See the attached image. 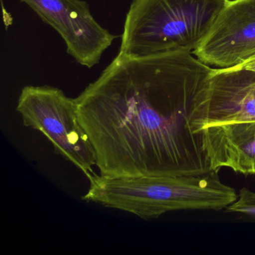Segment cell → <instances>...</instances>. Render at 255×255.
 <instances>
[{
	"instance_id": "obj_5",
	"label": "cell",
	"mask_w": 255,
	"mask_h": 255,
	"mask_svg": "<svg viewBox=\"0 0 255 255\" xmlns=\"http://www.w3.org/2000/svg\"><path fill=\"white\" fill-rule=\"evenodd\" d=\"M255 121V72L213 68L195 97L190 126L198 133L214 125Z\"/></svg>"
},
{
	"instance_id": "obj_6",
	"label": "cell",
	"mask_w": 255,
	"mask_h": 255,
	"mask_svg": "<svg viewBox=\"0 0 255 255\" xmlns=\"http://www.w3.org/2000/svg\"><path fill=\"white\" fill-rule=\"evenodd\" d=\"M50 25L79 64L92 68L99 63L116 36L97 22L89 4L82 0H19Z\"/></svg>"
},
{
	"instance_id": "obj_10",
	"label": "cell",
	"mask_w": 255,
	"mask_h": 255,
	"mask_svg": "<svg viewBox=\"0 0 255 255\" xmlns=\"http://www.w3.org/2000/svg\"><path fill=\"white\" fill-rule=\"evenodd\" d=\"M228 68L237 70H249V71H255V56L246 61L244 63L241 64V65Z\"/></svg>"
},
{
	"instance_id": "obj_1",
	"label": "cell",
	"mask_w": 255,
	"mask_h": 255,
	"mask_svg": "<svg viewBox=\"0 0 255 255\" xmlns=\"http://www.w3.org/2000/svg\"><path fill=\"white\" fill-rule=\"evenodd\" d=\"M213 68L192 53L119 52L74 98L101 175H198L211 171L190 115Z\"/></svg>"
},
{
	"instance_id": "obj_2",
	"label": "cell",
	"mask_w": 255,
	"mask_h": 255,
	"mask_svg": "<svg viewBox=\"0 0 255 255\" xmlns=\"http://www.w3.org/2000/svg\"><path fill=\"white\" fill-rule=\"evenodd\" d=\"M82 199L132 213L144 220L178 210H221L237 200L219 171L198 175L111 177L93 174Z\"/></svg>"
},
{
	"instance_id": "obj_7",
	"label": "cell",
	"mask_w": 255,
	"mask_h": 255,
	"mask_svg": "<svg viewBox=\"0 0 255 255\" xmlns=\"http://www.w3.org/2000/svg\"><path fill=\"white\" fill-rule=\"evenodd\" d=\"M209 66L228 68L255 56V0H228L211 30L193 52Z\"/></svg>"
},
{
	"instance_id": "obj_3",
	"label": "cell",
	"mask_w": 255,
	"mask_h": 255,
	"mask_svg": "<svg viewBox=\"0 0 255 255\" xmlns=\"http://www.w3.org/2000/svg\"><path fill=\"white\" fill-rule=\"evenodd\" d=\"M228 0H132L120 51L134 56L193 53Z\"/></svg>"
},
{
	"instance_id": "obj_8",
	"label": "cell",
	"mask_w": 255,
	"mask_h": 255,
	"mask_svg": "<svg viewBox=\"0 0 255 255\" xmlns=\"http://www.w3.org/2000/svg\"><path fill=\"white\" fill-rule=\"evenodd\" d=\"M200 132L212 171L225 167L255 175V121L214 125Z\"/></svg>"
},
{
	"instance_id": "obj_4",
	"label": "cell",
	"mask_w": 255,
	"mask_h": 255,
	"mask_svg": "<svg viewBox=\"0 0 255 255\" xmlns=\"http://www.w3.org/2000/svg\"><path fill=\"white\" fill-rule=\"evenodd\" d=\"M16 110L23 125L41 132L56 154L74 164L88 179L94 174L96 155L79 122L74 99L58 88L28 86L22 89Z\"/></svg>"
},
{
	"instance_id": "obj_9",
	"label": "cell",
	"mask_w": 255,
	"mask_h": 255,
	"mask_svg": "<svg viewBox=\"0 0 255 255\" xmlns=\"http://www.w3.org/2000/svg\"><path fill=\"white\" fill-rule=\"evenodd\" d=\"M225 211L238 213L255 220V192L246 187L242 188L237 200L226 207Z\"/></svg>"
}]
</instances>
